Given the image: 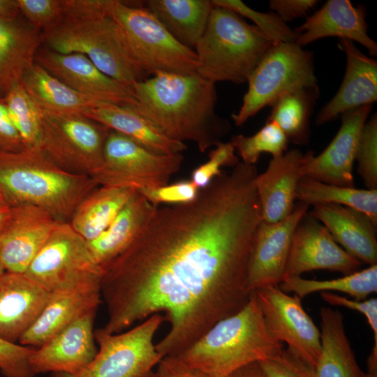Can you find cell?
<instances>
[{"label": "cell", "instance_id": "1", "mask_svg": "<svg viewBox=\"0 0 377 377\" xmlns=\"http://www.w3.org/2000/svg\"><path fill=\"white\" fill-rule=\"evenodd\" d=\"M258 175L256 165L240 161L193 200L156 207L103 269L104 332L119 333L161 313L169 330L156 348L163 357L177 355L246 305L249 261L262 221Z\"/></svg>", "mask_w": 377, "mask_h": 377}, {"label": "cell", "instance_id": "2", "mask_svg": "<svg viewBox=\"0 0 377 377\" xmlns=\"http://www.w3.org/2000/svg\"><path fill=\"white\" fill-rule=\"evenodd\" d=\"M136 103L129 106L168 138L196 144L206 151L227 126L216 115L215 84L197 73H159L132 86Z\"/></svg>", "mask_w": 377, "mask_h": 377}, {"label": "cell", "instance_id": "3", "mask_svg": "<svg viewBox=\"0 0 377 377\" xmlns=\"http://www.w3.org/2000/svg\"><path fill=\"white\" fill-rule=\"evenodd\" d=\"M108 5V0H67L62 17L42 31L43 46L82 54L108 76L132 87L148 77L131 57Z\"/></svg>", "mask_w": 377, "mask_h": 377}, {"label": "cell", "instance_id": "4", "mask_svg": "<svg viewBox=\"0 0 377 377\" xmlns=\"http://www.w3.org/2000/svg\"><path fill=\"white\" fill-rule=\"evenodd\" d=\"M97 186L91 177L59 167L38 146L0 151V198L10 207L36 206L68 223L77 205Z\"/></svg>", "mask_w": 377, "mask_h": 377}, {"label": "cell", "instance_id": "5", "mask_svg": "<svg viewBox=\"0 0 377 377\" xmlns=\"http://www.w3.org/2000/svg\"><path fill=\"white\" fill-rule=\"evenodd\" d=\"M284 344L269 332L254 292L246 305L211 327L177 356L210 377H226L247 364L268 360Z\"/></svg>", "mask_w": 377, "mask_h": 377}, {"label": "cell", "instance_id": "6", "mask_svg": "<svg viewBox=\"0 0 377 377\" xmlns=\"http://www.w3.org/2000/svg\"><path fill=\"white\" fill-rule=\"evenodd\" d=\"M272 44L259 29L238 14L214 6L206 29L193 49L197 73L214 84L246 82Z\"/></svg>", "mask_w": 377, "mask_h": 377}, {"label": "cell", "instance_id": "7", "mask_svg": "<svg viewBox=\"0 0 377 377\" xmlns=\"http://www.w3.org/2000/svg\"><path fill=\"white\" fill-rule=\"evenodd\" d=\"M108 15L118 25L131 57L147 77L159 73H197L194 50L179 43L144 6L109 0Z\"/></svg>", "mask_w": 377, "mask_h": 377}, {"label": "cell", "instance_id": "8", "mask_svg": "<svg viewBox=\"0 0 377 377\" xmlns=\"http://www.w3.org/2000/svg\"><path fill=\"white\" fill-rule=\"evenodd\" d=\"M247 82L242 104L238 112L232 114L237 126L287 94L318 87L311 52L295 42L273 43Z\"/></svg>", "mask_w": 377, "mask_h": 377}, {"label": "cell", "instance_id": "9", "mask_svg": "<svg viewBox=\"0 0 377 377\" xmlns=\"http://www.w3.org/2000/svg\"><path fill=\"white\" fill-rule=\"evenodd\" d=\"M182 153H156L132 139L110 131L101 166L91 176L98 186L139 191L168 184L182 164Z\"/></svg>", "mask_w": 377, "mask_h": 377}, {"label": "cell", "instance_id": "10", "mask_svg": "<svg viewBox=\"0 0 377 377\" xmlns=\"http://www.w3.org/2000/svg\"><path fill=\"white\" fill-rule=\"evenodd\" d=\"M24 274L49 292L101 287L103 269L68 223L61 222Z\"/></svg>", "mask_w": 377, "mask_h": 377}, {"label": "cell", "instance_id": "11", "mask_svg": "<svg viewBox=\"0 0 377 377\" xmlns=\"http://www.w3.org/2000/svg\"><path fill=\"white\" fill-rule=\"evenodd\" d=\"M41 112L38 147L61 168L91 177L102 163L110 130L83 114Z\"/></svg>", "mask_w": 377, "mask_h": 377}, {"label": "cell", "instance_id": "12", "mask_svg": "<svg viewBox=\"0 0 377 377\" xmlns=\"http://www.w3.org/2000/svg\"><path fill=\"white\" fill-rule=\"evenodd\" d=\"M165 321L161 313L154 314L133 327L116 334L101 328L94 332L99 349L91 362L73 376L64 377H149L163 357L154 342L155 334Z\"/></svg>", "mask_w": 377, "mask_h": 377}, {"label": "cell", "instance_id": "13", "mask_svg": "<svg viewBox=\"0 0 377 377\" xmlns=\"http://www.w3.org/2000/svg\"><path fill=\"white\" fill-rule=\"evenodd\" d=\"M254 293L269 332L293 355L315 369L321 352L320 331L303 308L302 299L289 295L279 286Z\"/></svg>", "mask_w": 377, "mask_h": 377}, {"label": "cell", "instance_id": "14", "mask_svg": "<svg viewBox=\"0 0 377 377\" xmlns=\"http://www.w3.org/2000/svg\"><path fill=\"white\" fill-rule=\"evenodd\" d=\"M35 62L73 90L103 103L133 106L132 87L103 73L87 57L80 53H59L43 46Z\"/></svg>", "mask_w": 377, "mask_h": 377}, {"label": "cell", "instance_id": "15", "mask_svg": "<svg viewBox=\"0 0 377 377\" xmlns=\"http://www.w3.org/2000/svg\"><path fill=\"white\" fill-rule=\"evenodd\" d=\"M309 206L298 202L292 212L275 223L261 221L254 237L247 270V289L252 293L283 281L294 231Z\"/></svg>", "mask_w": 377, "mask_h": 377}, {"label": "cell", "instance_id": "16", "mask_svg": "<svg viewBox=\"0 0 377 377\" xmlns=\"http://www.w3.org/2000/svg\"><path fill=\"white\" fill-rule=\"evenodd\" d=\"M360 266L361 263L339 246L327 228L308 212L294 231L283 279L301 276L316 269L345 275L359 270Z\"/></svg>", "mask_w": 377, "mask_h": 377}, {"label": "cell", "instance_id": "17", "mask_svg": "<svg viewBox=\"0 0 377 377\" xmlns=\"http://www.w3.org/2000/svg\"><path fill=\"white\" fill-rule=\"evenodd\" d=\"M372 105L348 111L341 115V124L327 147L318 156L304 154L302 177L345 187H355L353 164L361 131Z\"/></svg>", "mask_w": 377, "mask_h": 377}, {"label": "cell", "instance_id": "18", "mask_svg": "<svg viewBox=\"0 0 377 377\" xmlns=\"http://www.w3.org/2000/svg\"><path fill=\"white\" fill-rule=\"evenodd\" d=\"M59 223L36 206L10 207L0 236V260L6 271L24 273Z\"/></svg>", "mask_w": 377, "mask_h": 377}, {"label": "cell", "instance_id": "19", "mask_svg": "<svg viewBox=\"0 0 377 377\" xmlns=\"http://www.w3.org/2000/svg\"><path fill=\"white\" fill-rule=\"evenodd\" d=\"M96 311L81 316L34 349L29 359L34 375L54 372L73 376L91 362L98 351L94 332Z\"/></svg>", "mask_w": 377, "mask_h": 377}, {"label": "cell", "instance_id": "20", "mask_svg": "<svg viewBox=\"0 0 377 377\" xmlns=\"http://www.w3.org/2000/svg\"><path fill=\"white\" fill-rule=\"evenodd\" d=\"M50 292L24 273L0 276V338L16 343L36 320Z\"/></svg>", "mask_w": 377, "mask_h": 377}, {"label": "cell", "instance_id": "21", "mask_svg": "<svg viewBox=\"0 0 377 377\" xmlns=\"http://www.w3.org/2000/svg\"><path fill=\"white\" fill-rule=\"evenodd\" d=\"M339 47L346 59L344 77L337 94L318 113V125L377 100L376 61L363 54L351 40L339 39Z\"/></svg>", "mask_w": 377, "mask_h": 377}, {"label": "cell", "instance_id": "22", "mask_svg": "<svg viewBox=\"0 0 377 377\" xmlns=\"http://www.w3.org/2000/svg\"><path fill=\"white\" fill-rule=\"evenodd\" d=\"M304 156L297 149L286 151L272 158L265 172L257 175L256 188L263 221H280L293 210L298 184L303 177Z\"/></svg>", "mask_w": 377, "mask_h": 377}, {"label": "cell", "instance_id": "23", "mask_svg": "<svg viewBox=\"0 0 377 377\" xmlns=\"http://www.w3.org/2000/svg\"><path fill=\"white\" fill-rule=\"evenodd\" d=\"M365 15L363 7L348 0H328L295 30V43L303 47L320 38L338 37L357 42L376 56L377 44L368 34Z\"/></svg>", "mask_w": 377, "mask_h": 377}, {"label": "cell", "instance_id": "24", "mask_svg": "<svg viewBox=\"0 0 377 377\" xmlns=\"http://www.w3.org/2000/svg\"><path fill=\"white\" fill-rule=\"evenodd\" d=\"M309 213L349 255L369 266L377 265V226L366 214L333 204L313 205Z\"/></svg>", "mask_w": 377, "mask_h": 377}, {"label": "cell", "instance_id": "25", "mask_svg": "<svg viewBox=\"0 0 377 377\" xmlns=\"http://www.w3.org/2000/svg\"><path fill=\"white\" fill-rule=\"evenodd\" d=\"M101 301V287L50 293L39 316L22 336L19 342L29 347L41 346L81 316L97 311Z\"/></svg>", "mask_w": 377, "mask_h": 377}, {"label": "cell", "instance_id": "26", "mask_svg": "<svg viewBox=\"0 0 377 377\" xmlns=\"http://www.w3.org/2000/svg\"><path fill=\"white\" fill-rule=\"evenodd\" d=\"M42 31L21 15L13 18L0 16V98L35 64L43 46Z\"/></svg>", "mask_w": 377, "mask_h": 377}, {"label": "cell", "instance_id": "27", "mask_svg": "<svg viewBox=\"0 0 377 377\" xmlns=\"http://www.w3.org/2000/svg\"><path fill=\"white\" fill-rule=\"evenodd\" d=\"M156 207L136 191L105 230L87 242L93 258L103 269L135 239Z\"/></svg>", "mask_w": 377, "mask_h": 377}, {"label": "cell", "instance_id": "28", "mask_svg": "<svg viewBox=\"0 0 377 377\" xmlns=\"http://www.w3.org/2000/svg\"><path fill=\"white\" fill-rule=\"evenodd\" d=\"M85 116L156 153H182L187 148L185 143L163 135L129 106L103 103L89 110Z\"/></svg>", "mask_w": 377, "mask_h": 377}, {"label": "cell", "instance_id": "29", "mask_svg": "<svg viewBox=\"0 0 377 377\" xmlns=\"http://www.w3.org/2000/svg\"><path fill=\"white\" fill-rule=\"evenodd\" d=\"M319 315L321 352L314 369L316 376L364 377L346 335L342 313L322 306Z\"/></svg>", "mask_w": 377, "mask_h": 377}, {"label": "cell", "instance_id": "30", "mask_svg": "<svg viewBox=\"0 0 377 377\" xmlns=\"http://www.w3.org/2000/svg\"><path fill=\"white\" fill-rule=\"evenodd\" d=\"M22 83L40 110L45 112L85 115L103 103L70 88L36 62L25 72Z\"/></svg>", "mask_w": 377, "mask_h": 377}, {"label": "cell", "instance_id": "31", "mask_svg": "<svg viewBox=\"0 0 377 377\" xmlns=\"http://www.w3.org/2000/svg\"><path fill=\"white\" fill-rule=\"evenodd\" d=\"M145 8L182 45L193 50L214 7L209 0H148Z\"/></svg>", "mask_w": 377, "mask_h": 377}, {"label": "cell", "instance_id": "32", "mask_svg": "<svg viewBox=\"0 0 377 377\" xmlns=\"http://www.w3.org/2000/svg\"><path fill=\"white\" fill-rule=\"evenodd\" d=\"M135 192L98 186L77 205L68 223L84 239L91 241L105 230Z\"/></svg>", "mask_w": 377, "mask_h": 377}, {"label": "cell", "instance_id": "33", "mask_svg": "<svg viewBox=\"0 0 377 377\" xmlns=\"http://www.w3.org/2000/svg\"><path fill=\"white\" fill-rule=\"evenodd\" d=\"M296 200L309 207L320 204L348 207L364 213L377 226V188L340 186L303 177Z\"/></svg>", "mask_w": 377, "mask_h": 377}, {"label": "cell", "instance_id": "34", "mask_svg": "<svg viewBox=\"0 0 377 377\" xmlns=\"http://www.w3.org/2000/svg\"><path fill=\"white\" fill-rule=\"evenodd\" d=\"M286 293H293L301 299L316 292L337 291L357 300H364L377 291V265L343 276L327 280L306 279L301 276L286 277L279 285Z\"/></svg>", "mask_w": 377, "mask_h": 377}, {"label": "cell", "instance_id": "35", "mask_svg": "<svg viewBox=\"0 0 377 377\" xmlns=\"http://www.w3.org/2000/svg\"><path fill=\"white\" fill-rule=\"evenodd\" d=\"M318 95V87H316L281 96L271 105L267 121L276 123L293 143L307 144L310 134L309 118Z\"/></svg>", "mask_w": 377, "mask_h": 377}, {"label": "cell", "instance_id": "36", "mask_svg": "<svg viewBox=\"0 0 377 377\" xmlns=\"http://www.w3.org/2000/svg\"><path fill=\"white\" fill-rule=\"evenodd\" d=\"M2 100L24 149L38 146L42 112L26 91L22 81L12 85Z\"/></svg>", "mask_w": 377, "mask_h": 377}, {"label": "cell", "instance_id": "37", "mask_svg": "<svg viewBox=\"0 0 377 377\" xmlns=\"http://www.w3.org/2000/svg\"><path fill=\"white\" fill-rule=\"evenodd\" d=\"M230 142L242 163L255 165L263 153H269L272 158L284 154L289 140L276 123L267 120L255 134L250 136L237 135Z\"/></svg>", "mask_w": 377, "mask_h": 377}, {"label": "cell", "instance_id": "38", "mask_svg": "<svg viewBox=\"0 0 377 377\" xmlns=\"http://www.w3.org/2000/svg\"><path fill=\"white\" fill-rule=\"evenodd\" d=\"M215 6L228 9L251 20L273 43L295 42L297 34L274 13H261L240 0H212Z\"/></svg>", "mask_w": 377, "mask_h": 377}, {"label": "cell", "instance_id": "39", "mask_svg": "<svg viewBox=\"0 0 377 377\" xmlns=\"http://www.w3.org/2000/svg\"><path fill=\"white\" fill-rule=\"evenodd\" d=\"M357 172L368 189L377 188V115L364 124L361 131L355 161Z\"/></svg>", "mask_w": 377, "mask_h": 377}, {"label": "cell", "instance_id": "40", "mask_svg": "<svg viewBox=\"0 0 377 377\" xmlns=\"http://www.w3.org/2000/svg\"><path fill=\"white\" fill-rule=\"evenodd\" d=\"M240 162L230 142H219L209 151L208 160L193 170L191 180L202 189L219 175L223 167H235Z\"/></svg>", "mask_w": 377, "mask_h": 377}, {"label": "cell", "instance_id": "41", "mask_svg": "<svg viewBox=\"0 0 377 377\" xmlns=\"http://www.w3.org/2000/svg\"><path fill=\"white\" fill-rule=\"evenodd\" d=\"M20 15L35 27L45 30L63 16V0H17Z\"/></svg>", "mask_w": 377, "mask_h": 377}, {"label": "cell", "instance_id": "42", "mask_svg": "<svg viewBox=\"0 0 377 377\" xmlns=\"http://www.w3.org/2000/svg\"><path fill=\"white\" fill-rule=\"evenodd\" d=\"M34 348L0 338V371L7 377H34L29 359Z\"/></svg>", "mask_w": 377, "mask_h": 377}, {"label": "cell", "instance_id": "43", "mask_svg": "<svg viewBox=\"0 0 377 377\" xmlns=\"http://www.w3.org/2000/svg\"><path fill=\"white\" fill-rule=\"evenodd\" d=\"M200 189L191 180L177 182L138 192L154 206L182 204L193 200Z\"/></svg>", "mask_w": 377, "mask_h": 377}, {"label": "cell", "instance_id": "44", "mask_svg": "<svg viewBox=\"0 0 377 377\" xmlns=\"http://www.w3.org/2000/svg\"><path fill=\"white\" fill-rule=\"evenodd\" d=\"M260 364L267 377H317L313 367L297 357L286 348Z\"/></svg>", "mask_w": 377, "mask_h": 377}, {"label": "cell", "instance_id": "45", "mask_svg": "<svg viewBox=\"0 0 377 377\" xmlns=\"http://www.w3.org/2000/svg\"><path fill=\"white\" fill-rule=\"evenodd\" d=\"M321 298L332 306H339L357 311L364 316L374 334V343H377V299L364 300L349 299L330 292L320 293Z\"/></svg>", "mask_w": 377, "mask_h": 377}, {"label": "cell", "instance_id": "46", "mask_svg": "<svg viewBox=\"0 0 377 377\" xmlns=\"http://www.w3.org/2000/svg\"><path fill=\"white\" fill-rule=\"evenodd\" d=\"M24 149L21 138L0 98V151L17 152Z\"/></svg>", "mask_w": 377, "mask_h": 377}, {"label": "cell", "instance_id": "47", "mask_svg": "<svg viewBox=\"0 0 377 377\" xmlns=\"http://www.w3.org/2000/svg\"><path fill=\"white\" fill-rule=\"evenodd\" d=\"M156 377H210L193 367L176 355L163 357L157 365Z\"/></svg>", "mask_w": 377, "mask_h": 377}, {"label": "cell", "instance_id": "48", "mask_svg": "<svg viewBox=\"0 0 377 377\" xmlns=\"http://www.w3.org/2000/svg\"><path fill=\"white\" fill-rule=\"evenodd\" d=\"M316 0H270V8L283 22L306 15L317 3Z\"/></svg>", "mask_w": 377, "mask_h": 377}, {"label": "cell", "instance_id": "49", "mask_svg": "<svg viewBox=\"0 0 377 377\" xmlns=\"http://www.w3.org/2000/svg\"><path fill=\"white\" fill-rule=\"evenodd\" d=\"M226 377H267V376L260 362H254L235 370Z\"/></svg>", "mask_w": 377, "mask_h": 377}, {"label": "cell", "instance_id": "50", "mask_svg": "<svg viewBox=\"0 0 377 377\" xmlns=\"http://www.w3.org/2000/svg\"><path fill=\"white\" fill-rule=\"evenodd\" d=\"M20 15L17 0H0V16L13 18Z\"/></svg>", "mask_w": 377, "mask_h": 377}, {"label": "cell", "instance_id": "51", "mask_svg": "<svg viewBox=\"0 0 377 377\" xmlns=\"http://www.w3.org/2000/svg\"><path fill=\"white\" fill-rule=\"evenodd\" d=\"M364 377H377V343H374L367 359V371Z\"/></svg>", "mask_w": 377, "mask_h": 377}, {"label": "cell", "instance_id": "52", "mask_svg": "<svg viewBox=\"0 0 377 377\" xmlns=\"http://www.w3.org/2000/svg\"><path fill=\"white\" fill-rule=\"evenodd\" d=\"M10 214V207L0 198V236Z\"/></svg>", "mask_w": 377, "mask_h": 377}, {"label": "cell", "instance_id": "53", "mask_svg": "<svg viewBox=\"0 0 377 377\" xmlns=\"http://www.w3.org/2000/svg\"><path fill=\"white\" fill-rule=\"evenodd\" d=\"M6 272V269L0 260V276Z\"/></svg>", "mask_w": 377, "mask_h": 377}, {"label": "cell", "instance_id": "54", "mask_svg": "<svg viewBox=\"0 0 377 377\" xmlns=\"http://www.w3.org/2000/svg\"><path fill=\"white\" fill-rule=\"evenodd\" d=\"M59 374V375L58 377H64V376L63 374Z\"/></svg>", "mask_w": 377, "mask_h": 377}, {"label": "cell", "instance_id": "55", "mask_svg": "<svg viewBox=\"0 0 377 377\" xmlns=\"http://www.w3.org/2000/svg\"><path fill=\"white\" fill-rule=\"evenodd\" d=\"M153 376H154V374H152V375H151V376H149V377H153Z\"/></svg>", "mask_w": 377, "mask_h": 377}, {"label": "cell", "instance_id": "56", "mask_svg": "<svg viewBox=\"0 0 377 377\" xmlns=\"http://www.w3.org/2000/svg\"><path fill=\"white\" fill-rule=\"evenodd\" d=\"M153 377H156L155 374H154Z\"/></svg>", "mask_w": 377, "mask_h": 377}, {"label": "cell", "instance_id": "57", "mask_svg": "<svg viewBox=\"0 0 377 377\" xmlns=\"http://www.w3.org/2000/svg\"><path fill=\"white\" fill-rule=\"evenodd\" d=\"M4 377H7V376H4Z\"/></svg>", "mask_w": 377, "mask_h": 377}]
</instances>
